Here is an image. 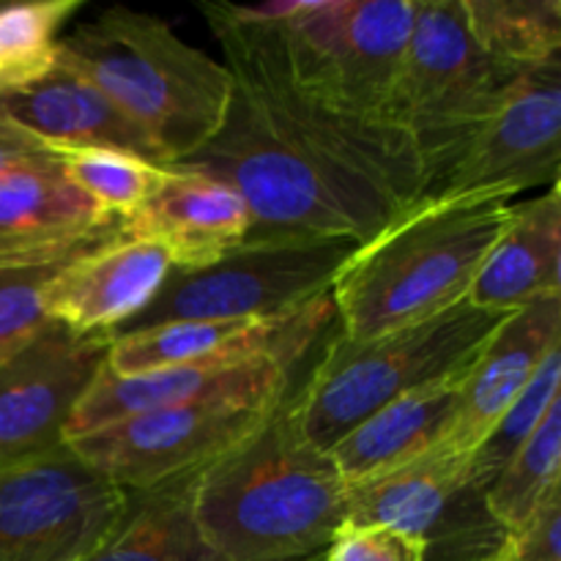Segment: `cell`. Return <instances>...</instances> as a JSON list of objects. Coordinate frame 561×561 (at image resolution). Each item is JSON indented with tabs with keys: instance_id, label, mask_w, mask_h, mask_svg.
<instances>
[{
	"instance_id": "10",
	"label": "cell",
	"mask_w": 561,
	"mask_h": 561,
	"mask_svg": "<svg viewBox=\"0 0 561 561\" xmlns=\"http://www.w3.org/2000/svg\"><path fill=\"white\" fill-rule=\"evenodd\" d=\"M129 491L69 444L0 463V561H80L124 515Z\"/></svg>"
},
{
	"instance_id": "24",
	"label": "cell",
	"mask_w": 561,
	"mask_h": 561,
	"mask_svg": "<svg viewBox=\"0 0 561 561\" xmlns=\"http://www.w3.org/2000/svg\"><path fill=\"white\" fill-rule=\"evenodd\" d=\"M466 25L491 58L526 71L561 58L559 0H460Z\"/></svg>"
},
{
	"instance_id": "13",
	"label": "cell",
	"mask_w": 561,
	"mask_h": 561,
	"mask_svg": "<svg viewBox=\"0 0 561 561\" xmlns=\"http://www.w3.org/2000/svg\"><path fill=\"white\" fill-rule=\"evenodd\" d=\"M561 58L520 71L433 195H507L559 184Z\"/></svg>"
},
{
	"instance_id": "6",
	"label": "cell",
	"mask_w": 561,
	"mask_h": 561,
	"mask_svg": "<svg viewBox=\"0 0 561 561\" xmlns=\"http://www.w3.org/2000/svg\"><path fill=\"white\" fill-rule=\"evenodd\" d=\"M518 77V69L491 58L474 42L460 0H420L392 124L414 142L431 195Z\"/></svg>"
},
{
	"instance_id": "26",
	"label": "cell",
	"mask_w": 561,
	"mask_h": 561,
	"mask_svg": "<svg viewBox=\"0 0 561 561\" xmlns=\"http://www.w3.org/2000/svg\"><path fill=\"white\" fill-rule=\"evenodd\" d=\"M58 162L66 179L115 219L137 211L157 192L168 170L135 153L107 151V148L58 151Z\"/></svg>"
},
{
	"instance_id": "16",
	"label": "cell",
	"mask_w": 561,
	"mask_h": 561,
	"mask_svg": "<svg viewBox=\"0 0 561 561\" xmlns=\"http://www.w3.org/2000/svg\"><path fill=\"white\" fill-rule=\"evenodd\" d=\"M0 118L53 151L107 148L168 168L159 148L93 82L60 58L36 75L0 82Z\"/></svg>"
},
{
	"instance_id": "3",
	"label": "cell",
	"mask_w": 561,
	"mask_h": 561,
	"mask_svg": "<svg viewBox=\"0 0 561 561\" xmlns=\"http://www.w3.org/2000/svg\"><path fill=\"white\" fill-rule=\"evenodd\" d=\"M510 206L507 195H427L356 247L332 285L340 334L378 337L469 301Z\"/></svg>"
},
{
	"instance_id": "25",
	"label": "cell",
	"mask_w": 561,
	"mask_h": 561,
	"mask_svg": "<svg viewBox=\"0 0 561 561\" xmlns=\"http://www.w3.org/2000/svg\"><path fill=\"white\" fill-rule=\"evenodd\" d=\"M561 469V400L548 409L537 431L507 460L482 491V504L493 524L507 535L524 526L559 491Z\"/></svg>"
},
{
	"instance_id": "7",
	"label": "cell",
	"mask_w": 561,
	"mask_h": 561,
	"mask_svg": "<svg viewBox=\"0 0 561 561\" xmlns=\"http://www.w3.org/2000/svg\"><path fill=\"white\" fill-rule=\"evenodd\" d=\"M359 244L321 236H250L201 268H170L157 299L118 332L173 321H266L332 294ZM113 334V337H115Z\"/></svg>"
},
{
	"instance_id": "18",
	"label": "cell",
	"mask_w": 561,
	"mask_h": 561,
	"mask_svg": "<svg viewBox=\"0 0 561 561\" xmlns=\"http://www.w3.org/2000/svg\"><path fill=\"white\" fill-rule=\"evenodd\" d=\"M252 214L236 190L206 173L168 168L157 192L118 219L115 236L162 247L173 268H201L244 244Z\"/></svg>"
},
{
	"instance_id": "28",
	"label": "cell",
	"mask_w": 561,
	"mask_h": 561,
	"mask_svg": "<svg viewBox=\"0 0 561 561\" xmlns=\"http://www.w3.org/2000/svg\"><path fill=\"white\" fill-rule=\"evenodd\" d=\"M80 11V0L0 5V82L22 80L58 58V31Z\"/></svg>"
},
{
	"instance_id": "4",
	"label": "cell",
	"mask_w": 561,
	"mask_h": 561,
	"mask_svg": "<svg viewBox=\"0 0 561 561\" xmlns=\"http://www.w3.org/2000/svg\"><path fill=\"white\" fill-rule=\"evenodd\" d=\"M58 58L93 82L168 168L195 157L228 115L230 71L159 16L115 5L60 36Z\"/></svg>"
},
{
	"instance_id": "20",
	"label": "cell",
	"mask_w": 561,
	"mask_h": 561,
	"mask_svg": "<svg viewBox=\"0 0 561 561\" xmlns=\"http://www.w3.org/2000/svg\"><path fill=\"white\" fill-rule=\"evenodd\" d=\"M561 345V294L520 307L496 329L463 381L460 405L438 447L471 455L499 416L535 378L537 367Z\"/></svg>"
},
{
	"instance_id": "17",
	"label": "cell",
	"mask_w": 561,
	"mask_h": 561,
	"mask_svg": "<svg viewBox=\"0 0 561 561\" xmlns=\"http://www.w3.org/2000/svg\"><path fill=\"white\" fill-rule=\"evenodd\" d=\"M290 370L285 359H247V362H192V365L162 367L140 376H115L104 367L85 398L66 422L64 442L85 436L104 425L170 405L195 400L225 398V394H288Z\"/></svg>"
},
{
	"instance_id": "14",
	"label": "cell",
	"mask_w": 561,
	"mask_h": 561,
	"mask_svg": "<svg viewBox=\"0 0 561 561\" xmlns=\"http://www.w3.org/2000/svg\"><path fill=\"white\" fill-rule=\"evenodd\" d=\"M337 318L332 294L301 310L266 321H173L115 334L110 343L107 370L115 376H140L162 367L192 362L301 359Z\"/></svg>"
},
{
	"instance_id": "15",
	"label": "cell",
	"mask_w": 561,
	"mask_h": 561,
	"mask_svg": "<svg viewBox=\"0 0 561 561\" xmlns=\"http://www.w3.org/2000/svg\"><path fill=\"white\" fill-rule=\"evenodd\" d=\"M115 228L118 219L77 190L58 159L0 175V268L66 263Z\"/></svg>"
},
{
	"instance_id": "21",
	"label": "cell",
	"mask_w": 561,
	"mask_h": 561,
	"mask_svg": "<svg viewBox=\"0 0 561 561\" xmlns=\"http://www.w3.org/2000/svg\"><path fill=\"white\" fill-rule=\"evenodd\" d=\"M561 294V192L548 186L535 201L513 203L499 239L488 250L469 305L488 312H518Z\"/></svg>"
},
{
	"instance_id": "27",
	"label": "cell",
	"mask_w": 561,
	"mask_h": 561,
	"mask_svg": "<svg viewBox=\"0 0 561 561\" xmlns=\"http://www.w3.org/2000/svg\"><path fill=\"white\" fill-rule=\"evenodd\" d=\"M561 381V345L553 348L551 354L542 359L537 367L535 378L526 383L524 392L510 403V409L499 416L496 425L491 427L480 447L471 453L469 458V480L477 491H485L491 485L493 477L507 466V460L524 447L526 438L537 431L542 416L548 414L557 400H561L559 392Z\"/></svg>"
},
{
	"instance_id": "23",
	"label": "cell",
	"mask_w": 561,
	"mask_h": 561,
	"mask_svg": "<svg viewBox=\"0 0 561 561\" xmlns=\"http://www.w3.org/2000/svg\"><path fill=\"white\" fill-rule=\"evenodd\" d=\"M192 477L129 491L115 529L80 561H225L197 526Z\"/></svg>"
},
{
	"instance_id": "31",
	"label": "cell",
	"mask_w": 561,
	"mask_h": 561,
	"mask_svg": "<svg viewBox=\"0 0 561 561\" xmlns=\"http://www.w3.org/2000/svg\"><path fill=\"white\" fill-rule=\"evenodd\" d=\"M488 561H561V488L524 526L507 531Z\"/></svg>"
},
{
	"instance_id": "2",
	"label": "cell",
	"mask_w": 561,
	"mask_h": 561,
	"mask_svg": "<svg viewBox=\"0 0 561 561\" xmlns=\"http://www.w3.org/2000/svg\"><path fill=\"white\" fill-rule=\"evenodd\" d=\"M345 482L290 416L288 398L192 477V510L225 561H299L345 524Z\"/></svg>"
},
{
	"instance_id": "1",
	"label": "cell",
	"mask_w": 561,
	"mask_h": 561,
	"mask_svg": "<svg viewBox=\"0 0 561 561\" xmlns=\"http://www.w3.org/2000/svg\"><path fill=\"white\" fill-rule=\"evenodd\" d=\"M233 77L217 135L175 168L219 179L252 214L250 236H321L365 244L431 195L400 126L362 118L294 75L277 22L203 5Z\"/></svg>"
},
{
	"instance_id": "11",
	"label": "cell",
	"mask_w": 561,
	"mask_h": 561,
	"mask_svg": "<svg viewBox=\"0 0 561 561\" xmlns=\"http://www.w3.org/2000/svg\"><path fill=\"white\" fill-rule=\"evenodd\" d=\"M469 458L436 444L387 474L351 485L345 524L387 526L420 537L425 561H488L504 531L491 518L474 520L482 493L469 480Z\"/></svg>"
},
{
	"instance_id": "29",
	"label": "cell",
	"mask_w": 561,
	"mask_h": 561,
	"mask_svg": "<svg viewBox=\"0 0 561 561\" xmlns=\"http://www.w3.org/2000/svg\"><path fill=\"white\" fill-rule=\"evenodd\" d=\"M60 266L0 268V359L31 343L49 323L44 296Z\"/></svg>"
},
{
	"instance_id": "12",
	"label": "cell",
	"mask_w": 561,
	"mask_h": 561,
	"mask_svg": "<svg viewBox=\"0 0 561 561\" xmlns=\"http://www.w3.org/2000/svg\"><path fill=\"white\" fill-rule=\"evenodd\" d=\"M113 334L49 321L0 359V463L60 447L66 422L107 367Z\"/></svg>"
},
{
	"instance_id": "22",
	"label": "cell",
	"mask_w": 561,
	"mask_h": 561,
	"mask_svg": "<svg viewBox=\"0 0 561 561\" xmlns=\"http://www.w3.org/2000/svg\"><path fill=\"white\" fill-rule=\"evenodd\" d=\"M463 378L431 383L373 411L332 449L334 469L345 488L359 485L431 453L447 433L463 394Z\"/></svg>"
},
{
	"instance_id": "9",
	"label": "cell",
	"mask_w": 561,
	"mask_h": 561,
	"mask_svg": "<svg viewBox=\"0 0 561 561\" xmlns=\"http://www.w3.org/2000/svg\"><path fill=\"white\" fill-rule=\"evenodd\" d=\"M288 394H225L104 425L69 442L71 453L124 491L197 474L244 442Z\"/></svg>"
},
{
	"instance_id": "32",
	"label": "cell",
	"mask_w": 561,
	"mask_h": 561,
	"mask_svg": "<svg viewBox=\"0 0 561 561\" xmlns=\"http://www.w3.org/2000/svg\"><path fill=\"white\" fill-rule=\"evenodd\" d=\"M53 159H58V151L38 142L36 137L27 135L25 129L14 126L11 121L0 118V175L25 168V164L53 162Z\"/></svg>"
},
{
	"instance_id": "19",
	"label": "cell",
	"mask_w": 561,
	"mask_h": 561,
	"mask_svg": "<svg viewBox=\"0 0 561 561\" xmlns=\"http://www.w3.org/2000/svg\"><path fill=\"white\" fill-rule=\"evenodd\" d=\"M170 268L162 247L113 236L55 272L44 296L47 318L75 332L115 334L157 299Z\"/></svg>"
},
{
	"instance_id": "30",
	"label": "cell",
	"mask_w": 561,
	"mask_h": 561,
	"mask_svg": "<svg viewBox=\"0 0 561 561\" xmlns=\"http://www.w3.org/2000/svg\"><path fill=\"white\" fill-rule=\"evenodd\" d=\"M427 548L420 537L387 526L343 524L323 548V561H425Z\"/></svg>"
},
{
	"instance_id": "8",
	"label": "cell",
	"mask_w": 561,
	"mask_h": 561,
	"mask_svg": "<svg viewBox=\"0 0 561 561\" xmlns=\"http://www.w3.org/2000/svg\"><path fill=\"white\" fill-rule=\"evenodd\" d=\"M416 11L420 0H299L277 25L305 85L348 113L392 124Z\"/></svg>"
},
{
	"instance_id": "33",
	"label": "cell",
	"mask_w": 561,
	"mask_h": 561,
	"mask_svg": "<svg viewBox=\"0 0 561 561\" xmlns=\"http://www.w3.org/2000/svg\"><path fill=\"white\" fill-rule=\"evenodd\" d=\"M299 561H323V551H321V553H312V557H307V559H299Z\"/></svg>"
},
{
	"instance_id": "5",
	"label": "cell",
	"mask_w": 561,
	"mask_h": 561,
	"mask_svg": "<svg viewBox=\"0 0 561 561\" xmlns=\"http://www.w3.org/2000/svg\"><path fill=\"white\" fill-rule=\"evenodd\" d=\"M504 321L507 312H488L463 301L444 316L378 337L337 334L301 392L288 398L290 416L312 447L329 453L381 405L431 383L469 376Z\"/></svg>"
}]
</instances>
